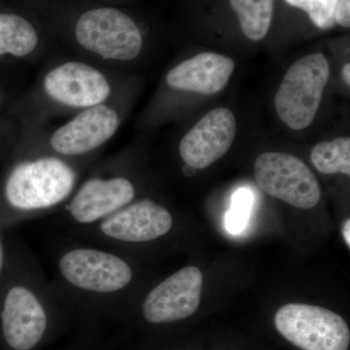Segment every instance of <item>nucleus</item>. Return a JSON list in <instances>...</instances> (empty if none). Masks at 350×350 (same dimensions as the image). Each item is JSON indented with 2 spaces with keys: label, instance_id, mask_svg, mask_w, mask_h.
I'll return each instance as SVG.
<instances>
[{
  "label": "nucleus",
  "instance_id": "nucleus-1",
  "mask_svg": "<svg viewBox=\"0 0 350 350\" xmlns=\"http://www.w3.org/2000/svg\"><path fill=\"white\" fill-rule=\"evenodd\" d=\"M51 280L66 308L113 313L129 298L137 273L123 252L68 243L53 257Z\"/></svg>",
  "mask_w": 350,
  "mask_h": 350
},
{
  "label": "nucleus",
  "instance_id": "nucleus-2",
  "mask_svg": "<svg viewBox=\"0 0 350 350\" xmlns=\"http://www.w3.org/2000/svg\"><path fill=\"white\" fill-rule=\"evenodd\" d=\"M96 160H68L20 142L0 186L7 222L61 211Z\"/></svg>",
  "mask_w": 350,
  "mask_h": 350
},
{
  "label": "nucleus",
  "instance_id": "nucleus-3",
  "mask_svg": "<svg viewBox=\"0 0 350 350\" xmlns=\"http://www.w3.org/2000/svg\"><path fill=\"white\" fill-rule=\"evenodd\" d=\"M123 77L114 68L87 59H66L51 64L23 100V126H42L57 117L124 98Z\"/></svg>",
  "mask_w": 350,
  "mask_h": 350
},
{
  "label": "nucleus",
  "instance_id": "nucleus-4",
  "mask_svg": "<svg viewBox=\"0 0 350 350\" xmlns=\"http://www.w3.org/2000/svg\"><path fill=\"white\" fill-rule=\"evenodd\" d=\"M0 291V322L12 350H34L49 335L53 319L66 308L32 253L8 259Z\"/></svg>",
  "mask_w": 350,
  "mask_h": 350
},
{
  "label": "nucleus",
  "instance_id": "nucleus-5",
  "mask_svg": "<svg viewBox=\"0 0 350 350\" xmlns=\"http://www.w3.org/2000/svg\"><path fill=\"white\" fill-rule=\"evenodd\" d=\"M125 98L87 108L53 128L23 126L20 142L68 160H96L123 123Z\"/></svg>",
  "mask_w": 350,
  "mask_h": 350
},
{
  "label": "nucleus",
  "instance_id": "nucleus-6",
  "mask_svg": "<svg viewBox=\"0 0 350 350\" xmlns=\"http://www.w3.org/2000/svg\"><path fill=\"white\" fill-rule=\"evenodd\" d=\"M137 186L126 170L123 156H111L84 175L62 207L64 220L75 232L98 224L137 200Z\"/></svg>",
  "mask_w": 350,
  "mask_h": 350
},
{
  "label": "nucleus",
  "instance_id": "nucleus-7",
  "mask_svg": "<svg viewBox=\"0 0 350 350\" xmlns=\"http://www.w3.org/2000/svg\"><path fill=\"white\" fill-rule=\"evenodd\" d=\"M71 38L79 57L110 68L135 61L144 47L137 23L114 7L85 11L76 20Z\"/></svg>",
  "mask_w": 350,
  "mask_h": 350
},
{
  "label": "nucleus",
  "instance_id": "nucleus-8",
  "mask_svg": "<svg viewBox=\"0 0 350 350\" xmlns=\"http://www.w3.org/2000/svg\"><path fill=\"white\" fill-rule=\"evenodd\" d=\"M174 227V217L167 207L144 198L77 234L98 245L122 252L133 246L160 241Z\"/></svg>",
  "mask_w": 350,
  "mask_h": 350
},
{
  "label": "nucleus",
  "instance_id": "nucleus-9",
  "mask_svg": "<svg viewBox=\"0 0 350 350\" xmlns=\"http://www.w3.org/2000/svg\"><path fill=\"white\" fill-rule=\"evenodd\" d=\"M330 72L328 59L321 53L306 55L290 66L275 98L276 112L285 125L295 131L310 126Z\"/></svg>",
  "mask_w": 350,
  "mask_h": 350
},
{
  "label": "nucleus",
  "instance_id": "nucleus-10",
  "mask_svg": "<svg viewBox=\"0 0 350 350\" xmlns=\"http://www.w3.org/2000/svg\"><path fill=\"white\" fill-rule=\"evenodd\" d=\"M282 337L303 350H347L350 331L342 317L321 306L288 304L275 313Z\"/></svg>",
  "mask_w": 350,
  "mask_h": 350
},
{
  "label": "nucleus",
  "instance_id": "nucleus-11",
  "mask_svg": "<svg viewBox=\"0 0 350 350\" xmlns=\"http://www.w3.org/2000/svg\"><path fill=\"white\" fill-rule=\"evenodd\" d=\"M258 186L267 194L301 209L317 206L321 188L314 174L291 154L266 152L254 165Z\"/></svg>",
  "mask_w": 350,
  "mask_h": 350
},
{
  "label": "nucleus",
  "instance_id": "nucleus-12",
  "mask_svg": "<svg viewBox=\"0 0 350 350\" xmlns=\"http://www.w3.org/2000/svg\"><path fill=\"white\" fill-rule=\"evenodd\" d=\"M202 273L185 267L172 273L145 295L142 313L145 321L155 325L188 319L199 308L202 289Z\"/></svg>",
  "mask_w": 350,
  "mask_h": 350
},
{
  "label": "nucleus",
  "instance_id": "nucleus-13",
  "mask_svg": "<svg viewBox=\"0 0 350 350\" xmlns=\"http://www.w3.org/2000/svg\"><path fill=\"white\" fill-rule=\"evenodd\" d=\"M237 135V119L226 107L204 115L179 142V155L194 170L206 169L229 151Z\"/></svg>",
  "mask_w": 350,
  "mask_h": 350
},
{
  "label": "nucleus",
  "instance_id": "nucleus-14",
  "mask_svg": "<svg viewBox=\"0 0 350 350\" xmlns=\"http://www.w3.org/2000/svg\"><path fill=\"white\" fill-rule=\"evenodd\" d=\"M236 64L217 53H202L167 71L165 83L175 92L214 94L229 84Z\"/></svg>",
  "mask_w": 350,
  "mask_h": 350
},
{
  "label": "nucleus",
  "instance_id": "nucleus-15",
  "mask_svg": "<svg viewBox=\"0 0 350 350\" xmlns=\"http://www.w3.org/2000/svg\"><path fill=\"white\" fill-rule=\"evenodd\" d=\"M41 49V36L29 21L17 14L0 13V57L33 59Z\"/></svg>",
  "mask_w": 350,
  "mask_h": 350
},
{
  "label": "nucleus",
  "instance_id": "nucleus-16",
  "mask_svg": "<svg viewBox=\"0 0 350 350\" xmlns=\"http://www.w3.org/2000/svg\"><path fill=\"white\" fill-rule=\"evenodd\" d=\"M238 15L244 36L260 41L268 34L273 19L275 0H230Z\"/></svg>",
  "mask_w": 350,
  "mask_h": 350
},
{
  "label": "nucleus",
  "instance_id": "nucleus-17",
  "mask_svg": "<svg viewBox=\"0 0 350 350\" xmlns=\"http://www.w3.org/2000/svg\"><path fill=\"white\" fill-rule=\"evenodd\" d=\"M310 160L315 169L323 174L350 175V138L338 137L322 142L313 147Z\"/></svg>",
  "mask_w": 350,
  "mask_h": 350
},
{
  "label": "nucleus",
  "instance_id": "nucleus-18",
  "mask_svg": "<svg viewBox=\"0 0 350 350\" xmlns=\"http://www.w3.org/2000/svg\"><path fill=\"white\" fill-rule=\"evenodd\" d=\"M289 5L305 11L320 29L335 27V13L338 0H285Z\"/></svg>",
  "mask_w": 350,
  "mask_h": 350
},
{
  "label": "nucleus",
  "instance_id": "nucleus-19",
  "mask_svg": "<svg viewBox=\"0 0 350 350\" xmlns=\"http://www.w3.org/2000/svg\"><path fill=\"white\" fill-rule=\"evenodd\" d=\"M252 202V194L246 189H241L234 195L231 209L226 217L228 231L234 234L243 231L250 219Z\"/></svg>",
  "mask_w": 350,
  "mask_h": 350
},
{
  "label": "nucleus",
  "instance_id": "nucleus-20",
  "mask_svg": "<svg viewBox=\"0 0 350 350\" xmlns=\"http://www.w3.org/2000/svg\"><path fill=\"white\" fill-rule=\"evenodd\" d=\"M336 24L349 29L350 27V0H338L335 13Z\"/></svg>",
  "mask_w": 350,
  "mask_h": 350
},
{
  "label": "nucleus",
  "instance_id": "nucleus-21",
  "mask_svg": "<svg viewBox=\"0 0 350 350\" xmlns=\"http://www.w3.org/2000/svg\"><path fill=\"white\" fill-rule=\"evenodd\" d=\"M7 265H8V257L6 255L5 247H4L3 241L0 236V284L3 282L4 275H5Z\"/></svg>",
  "mask_w": 350,
  "mask_h": 350
},
{
  "label": "nucleus",
  "instance_id": "nucleus-22",
  "mask_svg": "<svg viewBox=\"0 0 350 350\" xmlns=\"http://www.w3.org/2000/svg\"><path fill=\"white\" fill-rule=\"evenodd\" d=\"M350 219H347L345 222L344 228H342V234H344V238L345 243L347 244L349 248L350 247Z\"/></svg>",
  "mask_w": 350,
  "mask_h": 350
},
{
  "label": "nucleus",
  "instance_id": "nucleus-23",
  "mask_svg": "<svg viewBox=\"0 0 350 350\" xmlns=\"http://www.w3.org/2000/svg\"><path fill=\"white\" fill-rule=\"evenodd\" d=\"M342 77H344V80L345 84L347 86H350V64H347L342 68Z\"/></svg>",
  "mask_w": 350,
  "mask_h": 350
}]
</instances>
